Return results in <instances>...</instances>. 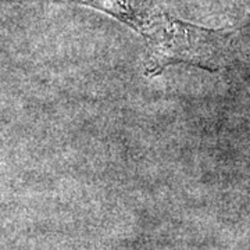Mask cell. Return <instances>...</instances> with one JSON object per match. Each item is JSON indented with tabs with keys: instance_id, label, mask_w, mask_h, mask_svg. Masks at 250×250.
Returning <instances> with one entry per match:
<instances>
[{
	"instance_id": "1",
	"label": "cell",
	"mask_w": 250,
	"mask_h": 250,
	"mask_svg": "<svg viewBox=\"0 0 250 250\" xmlns=\"http://www.w3.org/2000/svg\"><path fill=\"white\" fill-rule=\"evenodd\" d=\"M149 46V75L179 62H190L207 71L223 65L228 47V35L220 31L185 24L167 16L152 18L141 32Z\"/></svg>"
},
{
	"instance_id": "2",
	"label": "cell",
	"mask_w": 250,
	"mask_h": 250,
	"mask_svg": "<svg viewBox=\"0 0 250 250\" xmlns=\"http://www.w3.org/2000/svg\"><path fill=\"white\" fill-rule=\"evenodd\" d=\"M81 4L102 10L113 16L135 31L142 32L147 24L143 16V4L141 0H74Z\"/></svg>"
}]
</instances>
